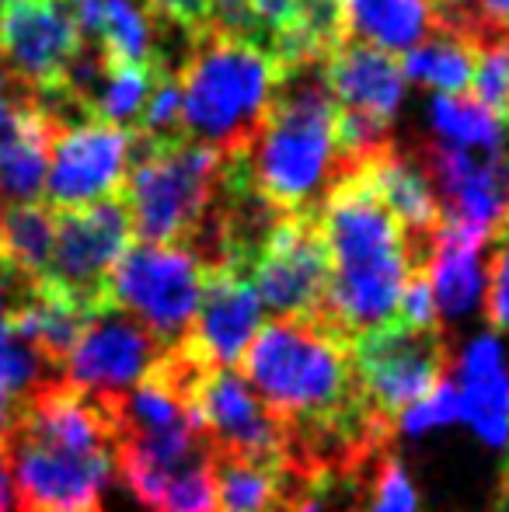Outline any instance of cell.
Instances as JSON below:
<instances>
[{
    "label": "cell",
    "instance_id": "obj_1",
    "mask_svg": "<svg viewBox=\"0 0 509 512\" xmlns=\"http://www.w3.org/2000/svg\"><path fill=\"white\" fill-rule=\"evenodd\" d=\"M328 244V293L321 321L349 342L398 324V300L408 276L426 265V251L360 171H346L318 206Z\"/></svg>",
    "mask_w": 509,
    "mask_h": 512
},
{
    "label": "cell",
    "instance_id": "obj_2",
    "mask_svg": "<svg viewBox=\"0 0 509 512\" xmlns=\"http://www.w3.org/2000/svg\"><path fill=\"white\" fill-rule=\"evenodd\" d=\"M231 157L276 216L318 213L328 189L346 175L335 147V98L321 63L286 70L262 126Z\"/></svg>",
    "mask_w": 509,
    "mask_h": 512
},
{
    "label": "cell",
    "instance_id": "obj_3",
    "mask_svg": "<svg viewBox=\"0 0 509 512\" xmlns=\"http://www.w3.org/2000/svg\"><path fill=\"white\" fill-rule=\"evenodd\" d=\"M286 67L265 42L203 28L178 63L182 136L238 154L262 126Z\"/></svg>",
    "mask_w": 509,
    "mask_h": 512
},
{
    "label": "cell",
    "instance_id": "obj_4",
    "mask_svg": "<svg viewBox=\"0 0 509 512\" xmlns=\"http://www.w3.org/2000/svg\"><path fill=\"white\" fill-rule=\"evenodd\" d=\"M224 154L189 136H147L133 129L123 196L133 241L192 244L210 220Z\"/></svg>",
    "mask_w": 509,
    "mask_h": 512
},
{
    "label": "cell",
    "instance_id": "obj_5",
    "mask_svg": "<svg viewBox=\"0 0 509 512\" xmlns=\"http://www.w3.org/2000/svg\"><path fill=\"white\" fill-rule=\"evenodd\" d=\"M206 258L192 244H129L112 265L105 297L143 324L164 349L178 345L196 321L206 286Z\"/></svg>",
    "mask_w": 509,
    "mask_h": 512
},
{
    "label": "cell",
    "instance_id": "obj_6",
    "mask_svg": "<svg viewBox=\"0 0 509 512\" xmlns=\"http://www.w3.org/2000/svg\"><path fill=\"white\" fill-rule=\"evenodd\" d=\"M112 450H70L7 432L0 464L21 512H102L112 478Z\"/></svg>",
    "mask_w": 509,
    "mask_h": 512
},
{
    "label": "cell",
    "instance_id": "obj_7",
    "mask_svg": "<svg viewBox=\"0 0 509 512\" xmlns=\"http://www.w3.org/2000/svg\"><path fill=\"white\" fill-rule=\"evenodd\" d=\"M245 272L262 307L276 317L321 321L328 293V244L318 213L276 216Z\"/></svg>",
    "mask_w": 509,
    "mask_h": 512
},
{
    "label": "cell",
    "instance_id": "obj_8",
    "mask_svg": "<svg viewBox=\"0 0 509 512\" xmlns=\"http://www.w3.org/2000/svg\"><path fill=\"white\" fill-rule=\"evenodd\" d=\"M349 345L363 401L387 425L398 422L401 411L433 391L447 373V342L440 328L412 331L405 324H391L367 331Z\"/></svg>",
    "mask_w": 509,
    "mask_h": 512
},
{
    "label": "cell",
    "instance_id": "obj_9",
    "mask_svg": "<svg viewBox=\"0 0 509 512\" xmlns=\"http://www.w3.org/2000/svg\"><path fill=\"white\" fill-rule=\"evenodd\" d=\"M53 216L56 237L46 283L95 310L109 307V297H105L109 272L133 244V223H129L123 196H105L98 203L74 209H53Z\"/></svg>",
    "mask_w": 509,
    "mask_h": 512
},
{
    "label": "cell",
    "instance_id": "obj_10",
    "mask_svg": "<svg viewBox=\"0 0 509 512\" xmlns=\"http://www.w3.org/2000/svg\"><path fill=\"white\" fill-rule=\"evenodd\" d=\"M133 154V129L102 119L60 122L49 143V168L42 203L49 209H74L119 196Z\"/></svg>",
    "mask_w": 509,
    "mask_h": 512
},
{
    "label": "cell",
    "instance_id": "obj_11",
    "mask_svg": "<svg viewBox=\"0 0 509 512\" xmlns=\"http://www.w3.org/2000/svg\"><path fill=\"white\" fill-rule=\"evenodd\" d=\"M84 32L67 0H4L0 56L28 98L56 95Z\"/></svg>",
    "mask_w": 509,
    "mask_h": 512
},
{
    "label": "cell",
    "instance_id": "obj_12",
    "mask_svg": "<svg viewBox=\"0 0 509 512\" xmlns=\"http://www.w3.org/2000/svg\"><path fill=\"white\" fill-rule=\"evenodd\" d=\"M164 356V345L119 307L98 310L63 359V380L95 394H119L140 384Z\"/></svg>",
    "mask_w": 509,
    "mask_h": 512
},
{
    "label": "cell",
    "instance_id": "obj_13",
    "mask_svg": "<svg viewBox=\"0 0 509 512\" xmlns=\"http://www.w3.org/2000/svg\"><path fill=\"white\" fill-rule=\"evenodd\" d=\"M422 168L443 203V216L482 230H496L509 213V143L496 150H471L454 143H429Z\"/></svg>",
    "mask_w": 509,
    "mask_h": 512
},
{
    "label": "cell",
    "instance_id": "obj_14",
    "mask_svg": "<svg viewBox=\"0 0 509 512\" xmlns=\"http://www.w3.org/2000/svg\"><path fill=\"white\" fill-rule=\"evenodd\" d=\"M262 310L265 307L245 269L210 265L196 321L178 345L206 366H238L262 324Z\"/></svg>",
    "mask_w": 509,
    "mask_h": 512
},
{
    "label": "cell",
    "instance_id": "obj_15",
    "mask_svg": "<svg viewBox=\"0 0 509 512\" xmlns=\"http://www.w3.org/2000/svg\"><path fill=\"white\" fill-rule=\"evenodd\" d=\"M321 74H325L335 105L374 112L387 122L394 119L401 95H405V70L398 56L360 39H346L335 53H328Z\"/></svg>",
    "mask_w": 509,
    "mask_h": 512
},
{
    "label": "cell",
    "instance_id": "obj_16",
    "mask_svg": "<svg viewBox=\"0 0 509 512\" xmlns=\"http://www.w3.org/2000/svg\"><path fill=\"white\" fill-rule=\"evenodd\" d=\"M461 418L489 446L509 450V356L499 335H482L468 345L457 370Z\"/></svg>",
    "mask_w": 509,
    "mask_h": 512
},
{
    "label": "cell",
    "instance_id": "obj_17",
    "mask_svg": "<svg viewBox=\"0 0 509 512\" xmlns=\"http://www.w3.org/2000/svg\"><path fill=\"white\" fill-rule=\"evenodd\" d=\"M489 230L443 216L436 234L429 237L426 276L433 286L436 307L443 317H461L482 297V248Z\"/></svg>",
    "mask_w": 509,
    "mask_h": 512
},
{
    "label": "cell",
    "instance_id": "obj_18",
    "mask_svg": "<svg viewBox=\"0 0 509 512\" xmlns=\"http://www.w3.org/2000/svg\"><path fill=\"white\" fill-rule=\"evenodd\" d=\"M353 171H360L363 182L377 192V199L398 216V223L408 230L415 244L422 251H429V237L436 234L443 220V203L436 196L433 182H429L426 168L415 157H405L398 147H387L370 161L356 164Z\"/></svg>",
    "mask_w": 509,
    "mask_h": 512
},
{
    "label": "cell",
    "instance_id": "obj_19",
    "mask_svg": "<svg viewBox=\"0 0 509 512\" xmlns=\"http://www.w3.org/2000/svg\"><path fill=\"white\" fill-rule=\"evenodd\" d=\"M349 39L370 42L384 53H408L436 28L429 0H339Z\"/></svg>",
    "mask_w": 509,
    "mask_h": 512
},
{
    "label": "cell",
    "instance_id": "obj_20",
    "mask_svg": "<svg viewBox=\"0 0 509 512\" xmlns=\"http://www.w3.org/2000/svg\"><path fill=\"white\" fill-rule=\"evenodd\" d=\"M398 60L408 81L443 91V95H464L475 77V46L464 35L443 28L440 21L419 46L401 53Z\"/></svg>",
    "mask_w": 509,
    "mask_h": 512
},
{
    "label": "cell",
    "instance_id": "obj_21",
    "mask_svg": "<svg viewBox=\"0 0 509 512\" xmlns=\"http://www.w3.org/2000/svg\"><path fill=\"white\" fill-rule=\"evenodd\" d=\"M213 488L217 512H279L286 485V464L213 453Z\"/></svg>",
    "mask_w": 509,
    "mask_h": 512
},
{
    "label": "cell",
    "instance_id": "obj_22",
    "mask_svg": "<svg viewBox=\"0 0 509 512\" xmlns=\"http://www.w3.org/2000/svg\"><path fill=\"white\" fill-rule=\"evenodd\" d=\"M56 216L42 199L35 203H11L0 209V258L25 279H46L49 255H53Z\"/></svg>",
    "mask_w": 509,
    "mask_h": 512
},
{
    "label": "cell",
    "instance_id": "obj_23",
    "mask_svg": "<svg viewBox=\"0 0 509 512\" xmlns=\"http://www.w3.org/2000/svg\"><path fill=\"white\" fill-rule=\"evenodd\" d=\"M429 122L443 143L471 150H496L509 136L503 119L468 91L464 95H436L429 105Z\"/></svg>",
    "mask_w": 509,
    "mask_h": 512
},
{
    "label": "cell",
    "instance_id": "obj_24",
    "mask_svg": "<svg viewBox=\"0 0 509 512\" xmlns=\"http://www.w3.org/2000/svg\"><path fill=\"white\" fill-rule=\"evenodd\" d=\"M436 21L450 32L475 42L509 39V0H454L447 7H436Z\"/></svg>",
    "mask_w": 509,
    "mask_h": 512
},
{
    "label": "cell",
    "instance_id": "obj_25",
    "mask_svg": "<svg viewBox=\"0 0 509 512\" xmlns=\"http://www.w3.org/2000/svg\"><path fill=\"white\" fill-rule=\"evenodd\" d=\"M461 418V398H457V384L454 380L443 377L440 384L433 387L429 394H422L415 405H408L405 411L398 415V429L412 432H429V429H440V425H450Z\"/></svg>",
    "mask_w": 509,
    "mask_h": 512
},
{
    "label": "cell",
    "instance_id": "obj_26",
    "mask_svg": "<svg viewBox=\"0 0 509 512\" xmlns=\"http://www.w3.org/2000/svg\"><path fill=\"white\" fill-rule=\"evenodd\" d=\"M150 14V25L161 32L196 35L210 28V0H143Z\"/></svg>",
    "mask_w": 509,
    "mask_h": 512
},
{
    "label": "cell",
    "instance_id": "obj_27",
    "mask_svg": "<svg viewBox=\"0 0 509 512\" xmlns=\"http://www.w3.org/2000/svg\"><path fill=\"white\" fill-rule=\"evenodd\" d=\"M398 324H405V328H412V331L440 328V307H436L433 286H429V276H426V265L415 269L412 276H408L405 290H401Z\"/></svg>",
    "mask_w": 509,
    "mask_h": 512
},
{
    "label": "cell",
    "instance_id": "obj_28",
    "mask_svg": "<svg viewBox=\"0 0 509 512\" xmlns=\"http://www.w3.org/2000/svg\"><path fill=\"white\" fill-rule=\"evenodd\" d=\"M311 0H252V14L258 21V32H262L265 46H269L276 35H283L286 28L297 25V18L304 14V7Z\"/></svg>",
    "mask_w": 509,
    "mask_h": 512
},
{
    "label": "cell",
    "instance_id": "obj_29",
    "mask_svg": "<svg viewBox=\"0 0 509 512\" xmlns=\"http://www.w3.org/2000/svg\"><path fill=\"white\" fill-rule=\"evenodd\" d=\"M489 317L499 331L509 335V255L492 248L489 265Z\"/></svg>",
    "mask_w": 509,
    "mask_h": 512
},
{
    "label": "cell",
    "instance_id": "obj_30",
    "mask_svg": "<svg viewBox=\"0 0 509 512\" xmlns=\"http://www.w3.org/2000/svg\"><path fill=\"white\" fill-rule=\"evenodd\" d=\"M35 283L32 279H25L18 269H11V265L0 258V324L7 321V317L14 314L21 304H25L28 297H32Z\"/></svg>",
    "mask_w": 509,
    "mask_h": 512
},
{
    "label": "cell",
    "instance_id": "obj_31",
    "mask_svg": "<svg viewBox=\"0 0 509 512\" xmlns=\"http://www.w3.org/2000/svg\"><path fill=\"white\" fill-rule=\"evenodd\" d=\"M14 77L7 74V67H4V56H0V88H7V84H11Z\"/></svg>",
    "mask_w": 509,
    "mask_h": 512
}]
</instances>
